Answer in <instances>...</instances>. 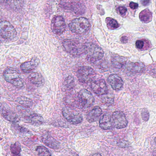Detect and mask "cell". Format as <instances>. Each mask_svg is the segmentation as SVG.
Here are the masks:
<instances>
[{"instance_id": "9", "label": "cell", "mask_w": 156, "mask_h": 156, "mask_svg": "<svg viewBox=\"0 0 156 156\" xmlns=\"http://www.w3.org/2000/svg\"><path fill=\"white\" fill-rule=\"evenodd\" d=\"M16 32L14 27L8 21L0 22V36L5 39H12L16 37Z\"/></svg>"}, {"instance_id": "11", "label": "cell", "mask_w": 156, "mask_h": 156, "mask_svg": "<svg viewBox=\"0 0 156 156\" xmlns=\"http://www.w3.org/2000/svg\"><path fill=\"white\" fill-rule=\"evenodd\" d=\"M65 19L60 16H55L51 22V28L54 34L57 35L62 34L66 29Z\"/></svg>"}, {"instance_id": "24", "label": "cell", "mask_w": 156, "mask_h": 156, "mask_svg": "<svg viewBox=\"0 0 156 156\" xmlns=\"http://www.w3.org/2000/svg\"><path fill=\"white\" fill-rule=\"evenodd\" d=\"M106 23L107 27L111 30L116 29L119 27V24L116 20L110 17L106 18Z\"/></svg>"}, {"instance_id": "29", "label": "cell", "mask_w": 156, "mask_h": 156, "mask_svg": "<svg viewBox=\"0 0 156 156\" xmlns=\"http://www.w3.org/2000/svg\"><path fill=\"white\" fill-rule=\"evenodd\" d=\"M105 96L103 97V99H102L103 102L105 103H108L109 104L113 103L114 102V98L113 97H111V95L108 94V92L106 94H104Z\"/></svg>"}, {"instance_id": "3", "label": "cell", "mask_w": 156, "mask_h": 156, "mask_svg": "<svg viewBox=\"0 0 156 156\" xmlns=\"http://www.w3.org/2000/svg\"><path fill=\"white\" fill-rule=\"evenodd\" d=\"M84 53L88 59L92 62L101 60L103 57V50L99 46L92 43H86L84 44Z\"/></svg>"}, {"instance_id": "31", "label": "cell", "mask_w": 156, "mask_h": 156, "mask_svg": "<svg viewBox=\"0 0 156 156\" xmlns=\"http://www.w3.org/2000/svg\"><path fill=\"white\" fill-rule=\"evenodd\" d=\"M117 10L119 13L122 15L126 14L127 11L126 7H124V6H119L117 8Z\"/></svg>"}, {"instance_id": "20", "label": "cell", "mask_w": 156, "mask_h": 156, "mask_svg": "<svg viewBox=\"0 0 156 156\" xmlns=\"http://www.w3.org/2000/svg\"><path fill=\"white\" fill-rule=\"evenodd\" d=\"M29 81L37 86H42L44 83V80L43 76L37 72L32 73L28 76Z\"/></svg>"}, {"instance_id": "4", "label": "cell", "mask_w": 156, "mask_h": 156, "mask_svg": "<svg viewBox=\"0 0 156 156\" xmlns=\"http://www.w3.org/2000/svg\"><path fill=\"white\" fill-rule=\"evenodd\" d=\"M4 77L5 80L15 86L21 88L23 86V81L21 77L18 70L12 68L6 69L3 73Z\"/></svg>"}, {"instance_id": "12", "label": "cell", "mask_w": 156, "mask_h": 156, "mask_svg": "<svg viewBox=\"0 0 156 156\" xmlns=\"http://www.w3.org/2000/svg\"><path fill=\"white\" fill-rule=\"evenodd\" d=\"M112 120L113 127L117 129H122L127 126V119L124 114L121 111H116L112 114Z\"/></svg>"}, {"instance_id": "39", "label": "cell", "mask_w": 156, "mask_h": 156, "mask_svg": "<svg viewBox=\"0 0 156 156\" xmlns=\"http://www.w3.org/2000/svg\"><path fill=\"white\" fill-rule=\"evenodd\" d=\"M153 156H156V150L153 153Z\"/></svg>"}, {"instance_id": "35", "label": "cell", "mask_w": 156, "mask_h": 156, "mask_svg": "<svg viewBox=\"0 0 156 156\" xmlns=\"http://www.w3.org/2000/svg\"><path fill=\"white\" fill-rule=\"evenodd\" d=\"M141 2L144 5H147L149 4V0H141Z\"/></svg>"}, {"instance_id": "1", "label": "cell", "mask_w": 156, "mask_h": 156, "mask_svg": "<svg viewBox=\"0 0 156 156\" xmlns=\"http://www.w3.org/2000/svg\"><path fill=\"white\" fill-rule=\"evenodd\" d=\"M17 111L22 118L26 121L33 124H42L44 120L42 116L33 112L27 107L18 105L16 107Z\"/></svg>"}, {"instance_id": "22", "label": "cell", "mask_w": 156, "mask_h": 156, "mask_svg": "<svg viewBox=\"0 0 156 156\" xmlns=\"http://www.w3.org/2000/svg\"><path fill=\"white\" fill-rule=\"evenodd\" d=\"M152 13L148 9H145L142 11L139 14V18L142 22L149 23L152 20Z\"/></svg>"}, {"instance_id": "6", "label": "cell", "mask_w": 156, "mask_h": 156, "mask_svg": "<svg viewBox=\"0 0 156 156\" xmlns=\"http://www.w3.org/2000/svg\"><path fill=\"white\" fill-rule=\"evenodd\" d=\"M78 97L79 106L83 110H88L94 102L93 95L86 89L80 90L78 93Z\"/></svg>"}, {"instance_id": "25", "label": "cell", "mask_w": 156, "mask_h": 156, "mask_svg": "<svg viewBox=\"0 0 156 156\" xmlns=\"http://www.w3.org/2000/svg\"><path fill=\"white\" fill-rule=\"evenodd\" d=\"M12 128L16 133L19 135H25L29 133V131L26 128L16 125H12Z\"/></svg>"}, {"instance_id": "38", "label": "cell", "mask_w": 156, "mask_h": 156, "mask_svg": "<svg viewBox=\"0 0 156 156\" xmlns=\"http://www.w3.org/2000/svg\"><path fill=\"white\" fill-rule=\"evenodd\" d=\"M152 72L154 74L156 75V69H154L152 70Z\"/></svg>"}, {"instance_id": "19", "label": "cell", "mask_w": 156, "mask_h": 156, "mask_svg": "<svg viewBox=\"0 0 156 156\" xmlns=\"http://www.w3.org/2000/svg\"><path fill=\"white\" fill-rule=\"evenodd\" d=\"M42 142L48 147L54 149L59 148L60 144L50 136L44 135L42 136Z\"/></svg>"}, {"instance_id": "36", "label": "cell", "mask_w": 156, "mask_h": 156, "mask_svg": "<svg viewBox=\"0 0 156 156\" xmlns=\"http://www.w3.org/2000/svg\"><path fill=\"white\" fill-rule=\"evenodd\" d=\"M8 0H0V3H3L6 2Z\"/></svg>"}, {"instance_id": "5", "label": "cell", "mask_w": 156, "mask_h": 156, "mask_svg": "<svg viewBox=\"0 0 156 156\" xmlns=\"http://www.w3.org/2000/svg\"><path fill=\"white\" fill-rule=\"evenodd\" d=\"M66 51L72 55H79L84 52V44L74 39H66L63 42Z\"/></svg>"}, {"instance_id": "23", "label": "cell", "mask_w": 156, "mask_h": 156, "mask_svg": "<svg viewBox=\"0 0 156 156\" xmlns=\"http://www.w3.org/2000/svg\"><path fill=\"white\" fill-rule=\"evenodd\" d=\"M64 85L67 90L73 89L75 86V81L74 78L72 76H69L66 78L64 82Z\"/></svg>"}, {"instance_id": "40", "label": "cell", "mask_w": 156, "mask_h": 156, "mask_svg": "<svg viewBox=\"0 0 156 156\" xmlns=\"http://www.w3.org/2000/svg\"><path fill=\"white\" fill-rule=\"evenodd\" d=\"M154 141H155V143L156 144V138H155Z\"/></svg>"}, {"instance_id": "8", "label": "cell", "mask_w": 156, "mask_h": 156, "mask_svg": "<svg viewBox=\"0 0 156 156\" xmlns=\"http://www.w3.org/2000/svg\"><path fill=\"white\" fill-rule=\"evenodd\" d=\"M95 71L90 67H80L77 72V77L80 82L88 83L93 80L96 76Z\"/></svg>"}, {"instance_id": "33", "label": "cell", "mask_w": 156, "mask_h": 156, "mask_svg": "<svg viewBox=\"0 0 156 156\" xmlns=\"http://www.w3.org/2000/svg\"><path fill=\"white\" fill-rule=\"evenodd\" d=\"M129 6L132 9H136L138 7V4L134 2H131L129 4Z\"/></svg>"}, {"instance_id": "32", "label": "cell", "mask_w": 156, "mask_h": 156, "mask_svg": "<svg viewBox=\"0 0 156 156\" xmlns=\"http://www.w3.org/2000/svg\"><path fill=\"white\" fill-rule=\"evenodd\" d=\"M144 41H142V40H137L136 42V46L138 49H142L144 47Z\"/></svg>"}, {"instance_id": "28", "label": "cell", "mask_w": 156, "mask_h": 156, "mask_svg": "<svg viewBox=\"0 0 156 156\" xmlns=\"http://www.w3.org/2000/svg\"><path fill=\"white\" fill-rule=\"evenodd\" d=\"M11 151L13 154L18 156L21 152V148L19 143H16L11 146Z\"/></svg>"}, {"instance_id": "26", "label": "cell", "mask_w": 156, "mask_h": 156, "mask_svg": "<svg viewBox=\"0 0 156 156\" xmlns=\"http://www.w3.org/2000/svg\"><path fill=\"white\" fill-rule=\"evenodd\" d=\"M36 151L38 156H52L48 149L44 146H38Z\"/></svg>"}, {"instance_id": "2", "label": "cell", "mask_w": 156, "mask_h": 156, "mask_svg": "<svg viewBox=\"0 0 156 156\" xmlns=\"http://www.w3.org/2000/svg\"><path fill=\"white\" fill-rule=\"evenodd\" d=\"M69 27L73 33L78 34H82L89 31L90 24L88 19L84 17H80L72 20Z\"/></svg>"}, {"instance_id": "13", "label": "cell", "mask_w": 156, "mask_h": 156, "mask_svg": "<svg viewBox=\"0 0 156 156\" xmlns=\"http://www.w3.org/2000/svg\"><path fill=\"white\" fill-rule=\"evenodd\" d=\"M90 87L93 92L98 95H103L108 93L107 84L103 79L94 81L91 83Z\"/></svg>"}, {"instance_id": "34", "label": "cell", "mask_w": 156, "mask_h": 156, "mask_svg": "<svg viewBox=\"0 0 156 156\" xmlns=\"http://www.w3.org/2000/svg\"><path fill=\"white\" fill-rule=\"evenodd\" d=\"M121 41L122 43H126L128 41V38H127L126 36H123L121 37Z\"/></svg>"}, {"instance_id": "30", "label": "cell", "mask_w": 156, "mask_h": 156, "mask_svg": "<svg viewBox=\"0 0 156 156\" xmlns=\"http://www.w3.org/2000/svg\"><path fill=\"white\" fill-rule=\"evenodd\" d=\"M142 117L143 120L146 122L149 120V113L147 109L145 108L143 109L142 112Z\"/></svg>"}, {"instance_id": "14", "label": "cell", "mask_w": 156, "mask_h": 156, "mask_svg": "<svg viewBox=\"0 0 156 156\" xmlns=\"http://www.w3.org/2000/svg\"><path fill=\"white\" fill-rule=\"evenodd\" d=\"M107 80L112 88L115 90H121L123 85L122 79L120 76L116 74H112L110 75L108 77Z\"/></svg>"}, {"instance_id": "18", "label": "cell", "mask_w": 156, "mask_h": 156, "mask_svg": "<svg viewBox=\"0 0 156 156\" xmlns=\"http://www.w3.org/2000/svg\"><path fill=\"white\" fill-rule=\"evenodd\" d=\"M126 58L117 55L113 56L111 58L112 66L117 69H122L123 68L126 64Z\"/></svg>"}, {"instance_id": "37", "label": "cell", "mask_w": 156, "mask_h": 156, "mask_svg": "<svg viewBox=\"0 0 156 156\" xmlns=\"http://www.w3.org/2000/svg\"><path fill=\"white\" fill-rule=\"evenodd\" d=\"M90 156H101V155L99 154H95Z\"/></svg>"}, {"instance_id": "7", "label": "cell", "mask_w": 156, "mask_h": 156, "mask_svg": "<svg viewBox=\"0 0 156 156\" xmlns=\"http://www.w3.org/2000/svg\"><path fill=\"white\" fill-rule=\"evenodd\" d=\"M62 114L64 117L70 123L78 124L82 122L83 117L81 114L71 106L64 107Z\"/></svg>"}, {"instance_id": "16", "label": "cell", "mask_w": 156, "mask_h": 156, "mask_svg": "<svg viewBox=\"0 0 156 156\" xmlns=\"http://www.w3.org/2000/svg\"><path fill=\"white\" fill-rule=\"evenodd\" d=\"M39 64V59L37 58H34L30 61L24 62L21 65V68L25 73L32 72Z\"/></svg>"}, {"instance_id": "27", "label": "cell", "mask_w": 156, "mask_h": 156, "mask_svg": "<svg viewBox=\"0 0 156 156\" xmlns=\"http://www.w3.org/2000/svg\"><path fill=\"white\" fill-rule=\"evenodd\" d=\"M17 101L19 103L24 106V107H28L32 106L33 103L30 99L24 97H20L17 99Z\"/></svg>"}, {"instance_id": "17", "label": "cell", "mask_w": 156, "mask_h": 156, "mask_svg": "<svg viewBox=\"0 0 156 156\" xmlns=\"http://www.w3.org/2000/svg\"><path fill=\"white\" fill-rule=\"evenodd\" d=\"M102 111L99 106H95L87 114L86 119L90 122H96L99 119Z\"/></svg>"}, {"instance_id": "15", "label": "cell", "mask_w": 156, "mask_h": 156, "mask_svg": "<svg viewBox=\"0 0 156 156\" xmlns=\"http://www.w3.org/2000/svg\"><path fill=\"white\" fill-rule=\"evenodd\" d=\"M99 125L104 130H110L113 128L112 114L108 112L104 114L100 119Z\"/></svg>"}, {"instance_id": "21", "label": "cell", "mask_w": 156, "mask_h": 156, "mask_svg": "<svg viewBox=\"0 0 156 156\" xmlns=\"http://www.w3.org/2000/svg\"><path fill=\"white\" fill-rule=\"evenodd\" d=\"M144 65L141 63H131L129 62L126 66L128 71L133 73H140L144 70Z\"/></svg>"}, {"instance_id": "10", "label": "cell", "mask_w": 156, "mask_h": 156, "mask_svg": "<svg viewBox=\"0 0 156 156\" xmlns=\"http://www.w3.org/2000/svg\"><path fill=\"white\" fill-rule=\"evenodd\" d=\"M0 113L5 119L12 122L16 123L20 121V117L18 114L7 104L0 105Z\"/></svg>"}]
</instances>
